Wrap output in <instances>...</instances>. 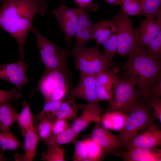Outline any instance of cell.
I'll list each match as a JSON object with an SVG mask.
<instances>
[{
    "instance_id": "obj_25",
    "label": "cell",
    "mask_w": 161,
    "mask_h": 161,
    "mask_svg": "<svg viewBox=\"0 0 161 161\" xmlns=\"http://www.w3.org/2000/svg\"><path fill=\"white\" fill-rule=\"evenodd\" d=\"M22 104L23 108L21 112L18 114L16 122L22 135L24 137L27 131L35 126L33 115L31 112L29 103L24 101Z\"/></svg>"
},
{
    "instance_id": "obj_20",
    "label": "cell",
    "mask_w": 161,
    "mask_h": 161,
    "mask_svg": "<svg viewBox=\"0 0 161 161\" xmlns=\"http://www.w3.org/2000/svg\"><path fill=\"white\" fill-rule=\"evenodd\" d=\"M24 137V154H15L14 157L15 161H32L36 156L37 147L40 141L35 126L30 129Z\"/></svg>"
},
{
    "instance_id": "obj_39",
    "label": "cell",
    "mask_w": 161,
    "mask_h": 161,
    "mask_svg": "<svg viewBox=\"0 0 161 161\" xmlns=\"http://www.w3.org/2000/svg\"><path fill=\"white\" fill-rule=\"evenodd\" d=\"M79 7L86 9L89 11L94 12L98 9V5L93 3V0H75Z\"/></svg>"
},
{
    "instance_id": "obj_11",
    "label": "cell",
    "mask_w": 161,
    "mask_h": 161,
    "mask_svg": "<svg viewBox=\"0 0 161 161\" xmlns=\"http://www.w3.org/2000/svg\"><path fill=\"white\" fill-rule=\"evenodd\" d=\"M81 99L87 103L99 102L97 97L95 76L80 73L78 84L71 89L68 99Z\"/></svg>"
},
{
    "instance_id": "obj_34",
    "label": "cell",
    "mask_w": 161,
    "mask_h": 161,
    "mask_svg": "<svg viewBox=\"0 0 161 161\" xmlns=\"http://www.w3.org/2000/svg\"><path fill=\"white\" fill-rule=\"evenodd\" d=\"M103 45L104 55L108 59L112 61L114 56L117 53V32H113Z\"/></svg>"
},
{
    "instance_id": "obj_4",
    "label": "cell",
    "mask_w": 161,
    "mask_h": 161,
    "mask_svg": "<svg viewBox=\"0 0 161 161\" xmlns=\"http://www.w3.org/2000/svg\"><path fill=\"white\" fill-rule=\"evenodd\" d=\"M155 120L149 103L140 99L127 115L123 126L119 130L118 135L123 147L128 144L139 131L156 123Z\"/></svg>"
},
{
    "instance_id": "obj_14",
    "label": "cell",
    "mask_w": 161,
    "mask_h": 161,
    "mask_svg": "<svg viewBox=\"0 0 161 161\" xmlns=\"http://www.w3.org/2000/svg\"><path fill=\"white\" fill-rule=\"evenodd\" d=\"M111 154L125 161H161V150L157 147L136 148L123 151L119 148Z\"/></svg>"
},
{
    "instance_id": "obj_19",
    "label": "cell",
    "mask_w": 161,
    "mask_h": 161,
    "mask_svg": "<svg viewBox=\"0 0 161 161\" xmlns=\"http://www.w3.org/2000/svg\"><path fill=\"white\" fill-rule=\"evenodd\" d=\"M117 25L113 18L111 20L103 19L94 24L92 40L96 42V47L103 45L114 32H117Z\"/></svg>"
},
{
    "instance_id": "obj_6",
    "label": "cell",
    "mask_w": 161,
    "mask_h": 161,
    "mask_svg": "<svg viewBox=\"0 0 161 161\" xmlns=\"http://www.w3.org/2000/svg\"><path fill=\"white\" fill-rule=\"evenodd\" d=\"M140 99L134 80L124 76L120 78L106 112L120 111L128 115Z\"/></svg>"
},
{
    "instance_id": "obj_36",
    "label": "cell",
    "mask_w": 161,
    "mask_h": 161,
    "mask_svg": "<svg viewBox=\"0 0 161 161\" xmlns=\"http://www.w3.org/2000/svg\"><path fill=\"white\" fill-rule=\"evenodd\" d=\"M22 96L21 93L14 89L9 91L0 89V102H10L16 100Z\"/></svg>"
},
{
    "instance_id": "obj_7",
    "label": "cell",
    "mask_w": 161,
    "mask_h": 161,
    "mask_svg": "<svg viewBox=\"0 0 161 161\" xmlns=\"http://www.w3.org/2000/svg\"><path fill=\"white\" fill-rule=\"evenodd\" d=\"M30 31L35 36L41 61L45 66V72L68 67L67 58L70 55L68 49L55 45L32 26Z\"/></svg>"
},
{
    "instance_id": "obj_41",
    "label": "cell",
    "mask_w": 161,
    "mask_h": 161,
    "mask_svg": "<svg viewBox=\"0 0 161 161\" xmlns=\"http://www.w3.org/2000/svg\"><path fill=\"white\" fill-rule=\"evenodd\" d=\"M107 3L115 6L120 5L122 0H104Z\"/></svg>"
},
{
    "instance_id": "obj_26",
    "label": "cell",
    "mask_w": 161,
    "mask_h": 161,
    "mask_svg": "<svg viewBox=\"0 0 161 161\" xmlns=\"http://www.w3.org/2000/svg\"><path fill=\"white\" fill-rule=\"evenodd\" d=\"M56 119L55 115L46 116L35 126L39 141L44 142L50 137L54 123Z\"/></svg>"
},
{
    "instance_id": "obj_35",
    "label": "cell",
    "mask_w": 161,
    "mask_h": 161,
    "mask_svg": "<svg viewBox=\"0 0 161 161\" xmlns=\"http://www.w3.org/2000/svg\"><path fill=\"white\" fill-rule=\"evenodd\" d=\"M75 144V152L73 157L74 161H86L87 149L84 139L77 140Z\"/></svg>"
},
{
    "instance_id": "obj_37",
    "label": "cell",
    "mask_w": 161,
    "mask_h": 161,
    "mask_svg": "<svg viewBox=\"0 0 161 161\" xmlns=\"http://www.w3.org/2000/svg\"><path fill=\"white\" fill-rule=\"evenodd\" d=\"M70 128L66 120L64 119H57L53 125L52 134H55L63 132Z\"/></svg>"
},
{
    "instance_id": "obj_12",
    "label": "cell",
    "mask_w": 161,
    "mask_h": 161,
    "mask_svg": "<svg viewBox=\"0 0 161 161\" xmlns=\"http://www.w3.org/2000/svg\"><path fill=\"white\" fill-rule=\"evenodd\" d=\"M155 18H146L142 21L138 27L134 29L136 40L145 46L148 45L161 31V9Z\"/></svg>"
},
{
    "instance_id": "obj_42",
    "label": "cell",
    "mask_w": 161,
    "mask_h": 161,
    "mask_svg": "<svg viewBox=\"0 0 161 161\" xmlns=\"http://www.w3.org/2000/svg\"><path fill=\"white\" fill-rule=\"evenodd\" d=\"M4 151H1L0 154V161H5L6 160V157H5L3 155Z\"/></svg>"
},
{
    "instance_id": "obj_23",
    "label": "cell",
    "mask_w": 161,
    "mask_h": 161,
    "mask_svg": "<svg viewBox=\"0 0 161 161\" xmlns=\"http://www.w3.org/2000/svg\"><path fill=\"white\" fill-rule=\"evenodd\" d=\"M17 108L13 106L10 102L2 103L0 107V126L10 129L12 125L16 121Z\"/></svg>"
},
{
    "instance_id": "obj_10",
    "label": "cell",
    "mask_w": 161,
    "mask_h": 161,
    "mask_svg": "<svg viewBox=\"0 0 161 161\" xmlns=\"http://www.w3.org/2000/svg\"><path fill=\"white\" fill-rule=\"evenodd\" d=\"M29 65V64L21 61L0 65V79L13 83L20 89L29 81L26 74Z\"/></svg>"
},
{
    "instance_id": "obj_21",
    "label": "cell",
    "mask_w": 161,
    "mask_h": 161,
    "mask_svg": "<svg viewBox=\"0 0 161 161\" xmlns=\"http://www.w3.org/2000/svg\"><path fill=\"white\" fill-rule=\"evenodd\" d=\"M127 115L120 111H104L102 114L100 122L103 126L107 129L119 130L122 128Z\"/></svg>"
},
{
    "instance_id": "obj_3",
    "label": "cell",
    "mask_w": 161,
    "mask_h": 161,
    "mask_svg": "<svg viewBox=\"0 0 161 161\" xmlns=\"http://www.w3.org/2000/svg\"><path fill=\"white\" fill-rule=\"evenodd\" d=\"M72 76L68 67L45 72L32 95L38 91L44 97V103L65 101L73 87Z\"/></svg>"
},
{
    "instance_id": "obj_18",
    "label": "cell",
    "mask_w": 161,
    "mask_h": 161,
    "mask_svg": "<svg viewBox=\"0 0 161 161\" xmlns=\"http://www.w3.org/2000/svg\"><path fill=\"white\" fill-rule=\"evenodd\" d=\"M118 69L102 72L95 76L96 89L107 95L113 96L115 89L119 81Z\"/></svg>"
},
{
    "instance_id": "obj_22",
    "label": "cell",
    "mask_w": 161,
    "mask_h": 161,
    "mask_svg": "<svg viewBox=\"0 0 161 161\" xmlns=\"http://www.w3.org/2000/svg\"><path fill=\"white\" fill-rule=\"evenodd\" d=\"M74 99H68L61 104L56 114V119L72 120L75 118L79 110L82 109L86 104H78Z\"/></svg>"
},
{
    "instance_id": "obj_29",
    "label": "cell",
    "mask_w": 161,
    "mask_h": 161,
    "mask_svg": "<svg viewBox=\"0 0 161 161\" xmlns=\"http://www.w3.org/2000/svg\"><path fill=\"white\" fill-rule=\"evenodd\" d=\"M141 11L140 16L146 18H155L161 9V0H141Z\"/></svg>"
},
{
    "instance_id": "obj_38",
    "label": "cell",
    "mask_w": 161,
    "mask_h": 161,
    "mask_svg": "<svg viewBox=\"0 0 161 161\" xmlns=\"http://www.w3.org/2000/svg\"><path fill=\"white\" fill-rule=\"evenodd\" d=\"M152 109L154 115L156 119L161 124V99L160 97H154L149 101Z\"/></svg>"
},
{
    "instance_id": "obj_24",
    "label": "cell",
    "mask_w": 161,
    "mask_h": 161,
    "mask_svg": "<svg viewBox=\"0 0 161 161\" xmlns=\"http://www.w3.org/2000/svg\"><path fill=\"white\" fill-rule=\"evenodd\" d=\"M78 137L70 128L65 131L59 134H52L50 137L43 142L46 144L47 149L54 146L69 143H74Z\"/></svg>"
},
{
    "instance_id": "obj_2",
    "label": "cell",
    "mask_w": 161,
    "mask_h": 161,
    "mask_svg": "<svg viewBox=\"0 0 161 161\" xmlns=\"http://www.w3.org/2000/svg\"><path fill=\"white\" fill-rule=\"evenodd\" d=\"M123 64L124 76L132 77L141 99L149 102L153 98L152 90L161 77V61L147 54L146 47L137 40Z\"/></svg>"
},
{
    "instance_id": "obj_9",
    "label": "cell",
    "mask_w": 161,
    "mask_h": 161,
    "mask_svg": "<svg viewBox=\"0 0 161 161\" xmlns=\"http://www.w3.org/2000/svg\"><path fill=\"white\" fill-rule=\"evenodd\" d=\"M57 19L63 32L68 49L72 46V39L75 36V31L78 20L79 8H72L64 5L49 12Z\"/></svg>"
},
{
    "instance_id": "obj_15",
    "label": "cell",
    "mask_w": 161,
    "mask_h": 161,
    "mask_svg": "<svg viewBox=\"0 0 161 161\" xmlns=\"http://www.w3.org/2000/svg\"><path fill=\"white\" fill-rule=\"evenodd\" d=\"M82 109L80 115L70 127L77 137L91 123L100 121L101 116L105 111L98 102L87 103Z\"/></svg>"
},
{
    "instance_id": "obj_1",
    "label": "cell",
    "mask_w": 161,
    "mask_h": 161,
    "mask_svg": "<svg viewBox=\"0 0 161 161\" xmlns=\"http://www.w3.org/2000/svg\"><path fill=\"white\" fill-rule=\"evenodd\" d=\"M0 28L9 33L18 44L21 61H23L24 47L28 32L36 14L47 12L46 0H0Z\"/></svg>"
},
{
    "instance_id": "obj_17",
    "label": "cell",
    "mask_w": 161,
    "mask_h": 161,
    "mask_svg": "<svg viewBox=\"0 0 161 161\" xmlns=\"http://www.w3.org/2000/svg\"><path fill=\"white\" fill-rule=\"evenodd\" d=\"M78 20L75 31L76 43L74 47L79 48L86 46L92 40L94 24L92 22L86 8L79 7Z\"/></svg>"
},
{
    "instance_id": "obj_16",
    "label": "cell",
    "mask_w": 161,
    "mask_h": 161,
    "mask_svg": "<svg viewBox=\"0 0 161 161\" xmlns=\"http://www.w3.org/2000/svg\"><path fill=\"white\" fill-rule=\"evenodd\" d=\"M91 137L95 140L107 154L123 147L118 136L104 128L100 121L95 122Z\"/></svg>"
},
{
    "instance_id": "obj_40",
    "label": "cell",
    "mask_w": 161,
    "mask_h": 161,
    "mask_svg": "<svg viewBox=\"0 0 161 161\" xmlns=\"http://www.w3.org/2000/svg\"><path fill=\"white\" fill-rule=\"evenodd\" d=\"M153 97H161V77L157 80L152 90Z\"/></svg>"
},
{
    "instance_id": "obj_27",
    "label": "cell",
    "mask_w": 161,
    "mask_h": 161,
    "mask_svg": "<svg viewBox=\"0 0 161 161\" xmlns=\"http://www.w3.org/2000/svg\"><path fill=\"white\" fill-rule=\"evenodd\" d=\"M0 145L1 150L15 151L22 145L13 134L10 129H4L0 126Z\"/></svg>"
},
{
    "instance_id": "obj_8",
    "label": "cell",
    "mask_w": 161,
    "mask_h": 161,
    "mask_svg": "<svg viewBox=\"0 0 161 161\" xmlns=\"http://www.w3.org/2000/svg\"><path fill=\"white\" fill-rule=\"evenodd\" d=\"M117 27V53L120 55H128L134 47L136 41L132 21L121 11L114 16Z\"/></svg>"
},
{
    "instance_id": "obj_33",
    "label": "cell",
    "mask_w": 161,
    "mask_h": 161,
    "mask_svg": "<svg viewBox=\"0 0 161 161\" xmlns=\"http://www.w3.org/2000/svg\"><path fill=\"white\" fill-rule=\"evenodd\" d=\"M146 47L147 54L149 57L161 61V31Z\"/></svg>"
},
{
    "instance_id": "obj_5",
    "label": "cell",
    "mask_w": 161,
    "mask_h": 161,
    "mask_svg": "<svg viewBox=\"0 0 161 161\" xmlns=\"http://www.w3.org/2000/svg\"><path fill=\"white\" fill-rule=\"evenodd\" d=\"M70 55L75 60L76 69L80 73L96 76L99 73L111 69L112 61L106 58L95 47L86 46L70 50Z\"/></svg>"
},
{
    "instance_id": "obj_43",
    "label": "cell",
    "mask_w": 161,
    "mask_h": 161,
    "mask_svg": "<svg viewBox=\"0 0 161 161\" xmlns=\"http://www.w3.org/2000/svg\"><path fill=\"white\" fill-rule=\"evenodd\" d=\"M2 103H3L0 102V106H1V104H2Z\"/></svg>"
},
{
    "instance_id": "obj_31",
    "label": "cell",
    "mask_w": 161,
    "mask_h": 161,
    "mask_svg": "<svg viewBox=\"0 0 161 161\" xmlns=\"http://www.w3.org/2000/svg\"><path fill=\"white\" fill-rule=\"evenodd\" d=\"M121 12L129 16L139 15L141 11V0H122Z\"/></svg>"
},
{
    "instance_id": "obj_30",
    "label": "cell",
    "mask_w": 161,
    "mask_h": 161,
    "mask_svg": "<svg viewBox=\"0 0 161 161\" xmlns=\"http://www.w3.org/2000/svg\"><path fill=\"white\" fill-rule=\"evenodd\" d=\"M64 100L49 101L44 103V105L42 110L38 114L33 115L35 126H36L41 120L44 117L56 114Z\"/></svg>"
},
{
    "instance_id": "obj_32",
    "label": "cell",
    "mask_w": 161,
    "mask_h": 161,
    "mask_svg": "<svg viewBox=\"0 0 161 161\" xmlns=\"http://www.w3.org/2000/svg\"><path fill=\"white\" fill-rule=\"evenodd\" d=\"M65 150L60 146H54L47 149L42 153V160L47 161H65Z\"/></svg>"
},
{
    "instance_id": "obj_28",
    "label": "cell",
    "mask_w": 161,
    "mask_h": 161,
    "mask_svg": "<svg viewBox=\"0 0 161 161\" xmlns=\"http://www.w3.org/2000/svg\"><path fill=\"white\" fill-rule=\"evenodd\" d=\"M86 144L87 161H100L107 154L99 144L91 137L84 139Z\"/></svg>"
},
{
    "instance_id": "obj_13",
    "label": "cell",
    "mask_w": 161,
    "mask_h": 161,
    "mask_svg": "<svg viewBox=\"0 0 161 161\" xmlns=\"http://www.w3.org/2000/svg\"><path fill=\"white\" fill-rule=\"evenodd\" d=\"M138 133L125 147L126 150L136 148H151L161 144V131L156 123Z\"/></svg>"
}]
</instances>
